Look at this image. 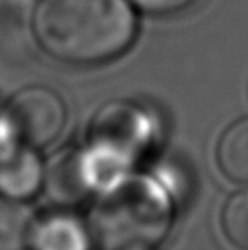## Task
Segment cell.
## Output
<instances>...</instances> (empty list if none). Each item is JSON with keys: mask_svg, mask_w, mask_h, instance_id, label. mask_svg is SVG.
<instances>
[{"mask_svg": "<svg viewBox=\"0 0 248 250\" xmlns=\"http://www.w3.org/2000/svg\"><path fill=\"white\" fill-rule=\"evenodd\" d=\"M221 229L235 249L248 250V188L228 197L221 212Z\"/></svg>", "mask_w": 248, "mask_h": 250, "instance_id": "obj_10", "label": "cell"}, {"mask_svg": "<svg viewBox=\"0 0 248 250\" xmlns=\"http://www.w3.org/2000/svg\"><path fill=\"white\" fill-rule=\"evenodd\" d=\"M170 225V199L153 181L123 179L99 201L91 232L104 250H150Z\"/></svg>", "mask_w": 248, "mask_h": 250, "instance_id": "obj_2", "label": "cell"}, {"mask_svg": "<svg viewBox=\"0 0 248 250\" xmlns=\"http://www.w3.org/2000/svg\"><path fill=\"white\" fill-rule=\"evenodd\" d=\"M41 48L69 64H99L123 55L137 33L130 0H41L33 13Z\"/></svg>", "mask_w": 248, "mask_h": 250, "instance_id": "obj_1", "label": "cell"}, {"mask_svg": "<svg viewBox=\"0 0 248 250\" xmlns=\"http://www.w3.org/2000/svg\"><path fill=\"white\" fill-rule=\"evenodd\" d=\"M152 133V119L143 108L133 103H111L97 113L91 139L93 146L131 163L146 150Z\"/></svg>", "mask_w": 248, "mask_h": 250, "instance_id": "obj_4", "label": "cell"}, {"mask_svg": "<svg viewBox=\"0 0 248 250\" xmlns=\"http://www.w3.org/2000/svg\"><path fill=\"white\" fill-rule=\"evenodd\" d=\"M44 187L55 201H73L84 194L81 190L88 188V183L84 177L83 157L71 152L55 157L53 165L44 174Z\"/></svg>", "mask_w": 248, "mask_h": 250, "instance_id": "obj_8", "label": "cell"}, {"mask_svg": "<svg viewBox=\"0 0 248 250\" xmlns=\"http://www.w3.org/2000/svg\"><path fill=\"white\" fill-rule=\"evenodd\" d=\"M133 6L152 15H170L190 7L195 0H130Z\"/></svg>", "mask_w": 248, "mask_h": 250, "instance_id": "obj_11", "label": "cell"}, {"mask_svg": "<svg viewBox=\"0 0 248 250\" xmlns=\"http://www.w3.org/2000/svg\"><path fill=\"white\" fill-rule=\"evenodd\" d=\"M217 165L230 181L248 185V117L235 121L221 135Z\"/></svg>", "mask_w": 248, "mask_h": 250, "instance_id": "obj_7", "label": "cell"}, {"mask_svg": "<svg viewBox=\"0 0 248 250\" xmlns=\"http://www.w3.org/2000/svg\"><path fill=\"white\" fill-rule=\"evenodd\" d=\"M6 119L22 143L42 148L61 135L68 110L61 95L48 86H26L7 101Z\"/></svg>", "mask_w": 248, "mask_h": 250, "instance_id": "obj_3", "label": "cell"}, {"mask_svg": "<svg viewBox=\"0 0 248 250\" xmlns=\"http://www.w3.org/2000/svg\"><path fill=\"white\" fill-rule=\"evenodd\" d=\"M29 245L35 250H88L90 234L73 215L53 214L33 221Z\"/></svg>", "mask_w": 248, "mask_h": 250, "instance_id": "obj_6", "label": "cell"}, {"mask_svg": "<svg viewBox=\"0 0 248 250\" xmlns=\"http://www.w3.org/2000/svg\"><path fill=\"white\" fill-rule=\"evenodd\" d=\"M31 210L22 201L0 195V250H22L33 227Z\"/></svg>", "mask_w": 248, "mask_h": 250, "instance_id": "obj_9", "label": "cell"}, {"mask_svg": "<svg viewBox=\"0 0 248 250\" xmlns=\"http://www.w3.org/2000/svg\"><path fill=\"white\" fill-rule=\"evenodd\" d=\"M46 168L35 146L26 143L0 150V195L24 201L44 187Z\"/></svg>", "mask_w": 248, "mask_h": 250, "instance_id": "obj_5", "label": "cell"}]
</instances>
